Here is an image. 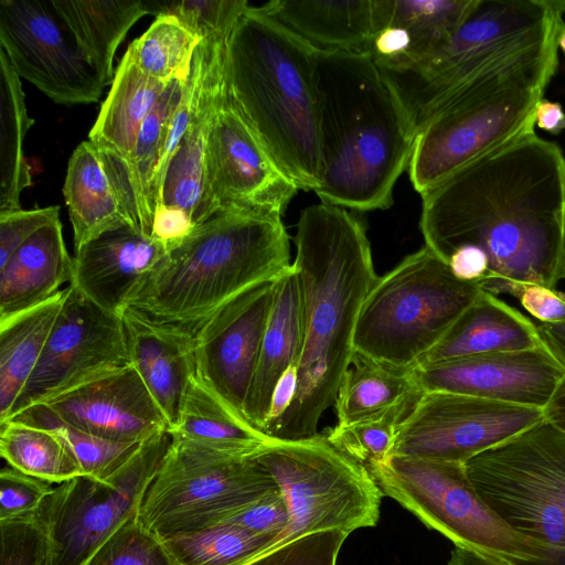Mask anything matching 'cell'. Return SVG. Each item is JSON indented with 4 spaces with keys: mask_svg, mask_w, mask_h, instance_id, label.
<instances>
[{
    "mask_svg": "<svg viewBox=\"0 0 565 565\" xmlns=\"http://www.w3.org/2000/svg\"><path fill=\"white\" fill-rule=\"evenodd\" d=\"M537 329L543 345L565 369V322L539 323Z\"/></svg>",
    "mask_w": 565,
    "mask_h": 565,
    "instance_id": "obj_54",
    "label": "cell"
},
{
    "mask_svg": "<svg viewBox=\"0 0 565 565\" xmlns=\"http://www.w3.org/2000/svg\"><path fill=\"white\" fill-rule=\"evenodd\" d=\"M33 124L20 77L0 49V214L21 210L20 195L32 184L23 145Z\"/></svg>",
    "mask_w": 565,
    "mask_h": 565,
    "instance_id": "obj_36",
    "label": "cell"
},
{
    "mask_svg": "<svg viewBox=\"0 0 565 565\" xmlns=\"http://www.w3.org/2000/svg\"><path fill=\"white\" fill-rule=\"evenodd\" d=\"M0 452L10 467L50 483L84 476L60 435L17 419L0 423Z\"/></svg>",
    "mask_w": 565,
    "mask_h": 565,
    "instance_id": "obj_37",
    "label": "cell"
},
{
    "mask_svg": "<svg viewBox=\"0 0 565 565\" xmlns=\"http://www.w3.org/2000/svg\"><path fill=\"white\" fill-rule=\"evenodd\" d=\"M481 289L494 296L510 295L540 323L565 322V292L534 282L492 280Z\"/></svg>",
    "mask_w": 565,
    "mask_h": 565,
    "instance_id": "obj_47",
    "label": "cell"
},
{
    "mask_svg": "<svg viewBox=\"0 0 565 565\" xmlns=\"http://www.w3.org/2000/svg\"><path fill=\"white\" fill-rule=\"evenodd\" d=\"M277 489L256 454L232 455L172 437L138 518L159 536L200 530L225 521Z\"/></svg>",
    "mask_w": 565,
    "mask_h": 565,
    "instance_id": "obj_11",
    "label": "cell"
},
{
    "mask_svg": "<svg viewBox=\"0 0 565 565\" xmlns=\"http://www.w3.org/2000/svg\"><path fill=\"white\" fill-rule=\"evenodd\" d=\"M171 441L168 430L142 441L106 481L79 476L53 488L35 512L47 540L45 565H86L136 516Z\"/></svg>",
    "mask_w": 565,
    "mask_h": 565,
    "instance_id": "obj_12",
    "label": "cell"
},
{
    "mask_svg": "<svg viewBox=\"0 0 565 565\" xmlns=\"http://www.w3.org/2000/svg\"><path fill=\"white\" fill-rule=\"evenodd\" d=\"M298 386V363L292 364L277 382L268 413L265 435L269 438L294 403Z\"/></svg>",
    "mask_w": 565,
    "mask_h": 565,
    "instance_id": "obj_52",
    "label": "cell"
},
{
    "mask_svg": "<svg viewBox=\"0 0 565 565\" xmlns=\"http://www.w3.org/2000/svg\"><path fill=\"white\" fill-rule=\"evenodd\" d=\"M541 345L537 324L499 296L482 290L419 363Z\"/></svg>",
    "mask_w": 565,
    "mask_h": 565,
    "instance_id": "obj_27",
    "label": "cell"
},
{
    "mask_svg": "<svg viewBox=\"0 0 565 565\" xmlns=\"http://www.w3.org/2000/svg\"><path fill=\"white\" fill-rule=\"evenodd\" d=\"M447 565H501L475 552L456 547L451 551Z\"/></svg>",
    "mask_w": 565,
    "mask_h": 565,
    "instance_id": "obj_56",
    "label": "cell"
},
{
    "mask_svg": "<svg viewBox=\"0 0 565 565\" xmlns=\"http://www.w3.org/2000/svg\"><path fill=\"white\" fill-rule=\"evenodd\" d=\"M465 467L479 494L509 526L551 548L565 565V513L539 480L494 447Z\"/></svg>",
    "mask_w": 565,
    "mask_h": 565,
    "instance_id": "obj_21",
    "label": "cell"
},
{
    "mask_svg": "<svg viewBox=\"0 0 565 565\" xmlns=\"http://www.w3.org/2000/svg\"><path fill=\"white\" fill-rule=\"evenodd\" d=\"M168 431L173 438L242 456L255 455L271 441L232 411L193 373L181 399L177 420Z\"/></svg>",
    "mask_w": 565,
    "mask_h": 565,
    "instance_id": "obj_30",
    "label": "cell"
},
{
    "mask_svg": "<svg viewBox=\"0 0 565 565\" xmlns=\"http://www.w3.org/2000/svg\"><path fill=\"white\" fill-rule=\"evenodd\" d=\"M168 247L131 225L107 231L74 252L75 286L100 308L118 313Z\"/></svg>",
    "mask_w": 565,
    "mask_h": 565,
    "instance_id": "obj_22",
    "label": "cell"
},
{
    "mask_svg": "<svg viewBox=\"0 0 565 565\" xmlns=\"http://www.w3.org/2000/svg\"><path fill=\"white\" fill-rule=\"evenodd\" d=\"M534 125L552 135L565 129V110L561 103L542 98L536 105Z\"/></svg>",
    "mask_w": 565,
    "mask_h": 565,
    "instance_id": "obj_53",
    "label": "cell"
},
{
    "mask_svg": "<svg viewBox=\"0 0 565 565\" xmlns=\"http://www.w3.org/2000/svg\"><path fill=\"white\" fill-rule=\"evenodd\" d=\"M544 419L565 431V379L543 409Z\"/></svg>",
    "mask_w": 565,
    "mask_h": 565,
    "instance_id": "obj_55",
    "label": "cell"
},
{
    "mask_svg": "<svg viewBox=\"0 0 565 565\" xmlns=\"http://www.w3.org/2000/svg\"><path fill=\"white\" fill-rule=\"evenodd\" d=\"M53 488L51 483L25 475L12 467L0 472V521L38 511Z\"/></svg>",
    "mask_w": 565,
    "mask_h": 565,
    "instance_id": "obj_48",
    "label": "cell"
},
{
    "mask_svg": "<svg viewBox=\"0 0 565 565\" xmlns=\"http://www.w3.org/2000/svg\"><path fill=\"white\" fill-rule=\"evenodd\" d=\"M420 396L351 424H337L326 436L341 452L367 468L392 454L399 427Z\"/></svg>",
    "mask_w": 565,
    "mask_h": 565,
    "instance_id": "obj_42",
    "label": "cell"
},
{
    "mask_svg": "<svg viewBox=\"0 0 565 565\" xmlns=\"http://www.w3.org/2000/svg\"><path fill=\"white\" fill-rule=\"evenodd\" d=\"M348 536L349 533L338 530L311 533L236 565H337Z\"/></svg>",
    "mask_w": 565,
    "mask_h": 565,
    "instance_id": "obj_45",
    "label": "cell"
},
{
    "mask_svg": "<svg viewBox=\"0 0 565 565\" xmlns=\"http://www.w3.org/2000/svg\"><path fill=\"white\" fill-rule=\"evenodd\" d=\"M86 565H175L161 539L138 514L120 526Z\"/></svg>",
    "mask_w": 565,
    "mask_h": 565,
    "instance_id": "obj_44",
    "label": "cell"
},
{
    "mask_svg": "<svg viewBox=\"0 0 565 565\" xmlns=\"http://www.w3.org/2000/svg\"><path fill=\"white\" fill-rule=\"evenodd\" d=\"M494 448L539 480L565 513V431L544 419Z\"/></svg>",
    "mask_w": 565,
    "mask_h": 565,
    "instance_id": "obj_40",
    "label": "cell"
},
{
    "mask_svg": "<svg viewBox=\"0 0 565 565\" xmlns=\"http://www.w3.org/2000/svg\"><path fill=\"white\" fill-rule=\"evenodd\" d=\"M558 66L557 40L462 86L419 128L409 180L422 195L470 162L534 130Z\"/></svg>",
    "mask_w": 565,
    "mask_h": 565,
    "instance_id": "obj_6",
    "label": "cell"
},
{
    "mask_svg": "<svg viewBox=\"0 0 565 565\" xmlns=\"http://www.w3.org/2000/svg\"><path fill=\"white\" fill-rule=\"evenodd\" d=\"M557 46L565 55V20L562 22L557 33Z\"/></svg>",
    "mask_w": 565,
    "mask_h": 565,
    "instance_id": "obj_57",
    "label": "cell"
},
{
    "mask_svg": "<svg viewBox=\"0 0 565 565\" xmlns=\"http://www.w3.org/2000/svg\"><path fill=\"white\" fill-rule=\"evenodd\" d=\"M258 8L326 51L367 54L375 30L374 0H273Z\"/></svg>",
    "mask_w": 565,
    "mask_h": 565,
    "instance_id": "obj_29",
    "label": "cell"
},
{
    "mask_svg": "<svg viewBox=\"0 0 565 565\" xmlns=\"http://www.w3.org/2000/svg\"><path fill=\"white\" fill-rule=\"evenodd\" d=\"M323 203L386 210L408 170L417 129L394 85L369 54L317 49Z\"/></svg>",
    "mask_w": 565,
    "mask_h": 565,
    "instance_id": "obj_3",
    "label": "cell"
},
{
    "mask_svg": "<svg viewBox=\"0 0 565 565\" xmlns=\"http://www.w3.org/2000/svg\"><path fill=\"white\" fill-rule=\"evenodd\" d=\"M542 420L541 408L427 392L402 423L391 455L465 463Z\"/></svg>",
    "mask_w": 565,
    "mask_h": 565,
    "instance_id": "obj_13",
    "label": "cell"
},
{
    "mask_svg": "<svg viewBox=\"0 0 565 565\" xmlns=\"http://www.w3.org/2000/svg\"><path fill=\"white\" fill-rule=\"evenodd\" d=\"M383 495L454 543L501 565H564L509 526L470 481L465 463L390 455L366 468Z\"/></svg>",
    "mask_w": 565,
    "mask_h": 565,
    "instance_id": "obj_9",
    "label": "cell"
},
{
    "mask_svg": "<svg viewBox=\"0 0 565 565\" xmlns=\"http://www.w3.org/2000/svg\"><path fill=\"white\" fill-rule=\"evenodd\" d=\"M425 246L441 260L471 245L488 278L556 288L565 236V156L529 131L420 195Z\"/></svg>",
    "mask_w": 565,
    "mask_h": 565,
    "instance_id": "obj_1",
    "label": "cell"
},
{
    "mask_svg": "<svg viewBox=\"0 0 565 565\" xmlns=\"http://www.w3.org/2000/svg\"><path fill=\"white\" fill-rule=\"evenodd\" d=\"M289 519L286 500L277 489L223 522H231L258 535L275 537L277 542L286 531Z\"/></svg>",
    "mask_w": 565,
    "mask_h": 565,
    "instance_id": "obj_50",
    "label": "cell"
},
{
    "mask_svg": "<svg viewBox=\"0 0 565 565\" xmlns=\"http://www.w3.org/2000/svg\"><path fill=\"white\" fill-rule=\"evenodd\" d=\"M185 82L169 83L141 126L128 166L111 183L129 225L150 237L160 203L156 177Z\"/></svg>",
    "mask_w": 565,
    "mask_h": 565,
    "instance_id": "obj_28",
    "label": "cell"
},
{
    "mask_svg": "<svg viewBox=\"0 0 565 565\" xmlns=\"http://www.w3.org/2000/svg\"><path fill=\"white\" fill-rule=\"evenodd\" d=\"M256 458L270 472L290 514L286 531L270 548L316 532L350 534L377 524L382 491L369 470L324 434L271 440Z\"/></svg>",
    "mask_w": 565,
    "mask_h": 565,
    "instance_id": "obj_10",
    "label": "cell"
},
{
    "mask_svg": "<svg viewBox=\"0 0 565 565\" xmlns=\"http://www.w3.org/2000/svg\"><path fill=\"white\" fill-rule=\"evenodd\" d=\"M72 279L73 257L58 220L36 232L0 266V322L49 300Z\"/></svg>",
    "mask_w": 565,
    "mask_h": 565,
    "instance_id": "obj_26",
    "label": "cell"
},
{
    "mask_svg": "<svg viewBox=\"0 0 565 565\" xmlns=\"http://www.w3.org/2000/svg\"><path fill=\"white\" fill-rule=\"evenodd\" d=\"M63 193L74 232V252L107 231L129 225L99 152L89 140L72 153Z\"/></svg>",
    "mask_w": 565,
    "mask_h": 565,
    "instance_id": "obj_32",
    "label": "cell"
},
{
    "mask_svg": "<svg viewBox=\"0 0 565 565\" xmlns=\"http://www.w3.org/2000/svg\"><path fill=\"white\" fill-rule=\"evenodd\" d=\"M290 266L281 216L221 211L169 247L125 307L190 331L249 288L277 280Z\"/></svg>",
    "mask_w": 565,
    "mask_h": 565,
    "instance_id": "obj_5",
    "label": "cell"
},
{
    "mask_svg": "<svg viewBox=\"0 0 565 565\" xmlns=\"http://www.w3.org/2000/svg\"><path fill=\"white\" fill-rule=\"evenodd\" d=\"M206 175L217 212L282 216L299 190L234 108L226 89L209 132Z\"/></svg>",
    "mask_w": 565,
    "mask_h": 565,
    "instance_id": "obj_16",
    "label": "cell"
},
{
    "mask_svg": "<svg viewBox=\"0 0 565 565\" xmlns=\"http://www.w3.org/2000/svg\"><path fill=\"white\" fill-rule=\"evenodd\" d=\"M56 13L72 33L77 46L98 73L103 84L115 77L114 56L128 30L149 14L140 0H51Z\"/></svg>",
    "mask_w": 565,
    "mask_h": 565,
    "instance_id": "obj_31",
    "label": "cell"
},
{
    "mask_svg": "<svg viewBox=\"0 0 565 565\" xmlns=\"http://www.w3.org/2000/svg\"><path fill=\"white\" fill-rule=\"evenodd\" d=\"M10 419L55 431L68 445L84 476L99 481L108 480L141 444L117 443L92 435L65 423L43 404L31 406Z\"/></svg>",
    "mask_w": 565,
    "mask_h": 565,
    "instance_id": "obj_41",
    "label": "cell"
},
{
    "mask_svg": "<svg viewBox=\"0 0 565 565\" xmlns=\"http://www.w3.org/2000/svg\"><path fill=\"white\" fill-rule=\"evenodd\" d=\"M228 38H206L198 44L186 84L192 115L163 175L158 206L185 213L194 226L217 213L209 192L206 149L217 105L225 94V52Z\"/></svg>",
    "mask_w": 565,
    "mask_h": 565,
    "instance_id": "obj_19",
    "label": "cell"
},
{
    "mask_svg": "<svg viewBox=\"0 0 565 565\" xmlns=\"http://www.w3.org/2000/svg\"><path fill=\"white\" fill-rule=\"evenodd\" d=\"M274 284L249 288L190 330L193 375L243 419L273 306Z\"/></svg>",
    "mask_w": 565,
    "mask_h": 565,
    "instance_id": "obj_17",
    "label": "cell"
},
{
    "mask_svg": "<svg viewBox=\"0 0 565 565\" xmlns=\"http://www.w3.org/2000/svg\"><path fill=\"white\" fill-rule=\"evenodd\" d=\"M302 344L301 286L299 274L291 264L275 280L273 306L244 404L245 419L264 435L274 388L288 367L299 362Z\"/></svg>",
    "mask_w": 565,
    "mask_h": 565,
    "instance_id": "obj_24",
    "label": "cell"
},
{
    "mask_svg": "<svg viewBox=\"0 0 565 565\" xmlns=\"http://www.w3.org/2000/svg\"><path fill=\"white\" fill-rule=\"evenodd\" d=\"M478 1L374 0L375 30L390 24L406 32L411 42L409 64L405 67L408 68L446 43L470 15Z\"/></svg>",
    "mask_w": 565,
    "mask_h": 565,
    "instance_id": "obj_35",
    "label": "cell"
},
{
    "mask_svg": "<svg viewBox=\"0 0 565 565\" xmlns=\"http://www.w3.org/2000/svg\"><path fill=\"white\" fill-rule=\"evenodd\" d=\"M58 418L97 437L142 443L169 423L137 371L126 364L43 403Z\"/></svg>",
    "mask_w": 565,
    "mask_h": 565,
    "instance_id": "obj_20",
    "label": "cell"
},
{
    "mask_svg": "<svg viewBox=\"0 0 565 565\" xmlns=\"http://www.w3.org/2000/svg\"><path fill=\"white\" fill-rule=\"evenodd\" d=\"M60 220V206L0 214V266L44 226Z\"/></svg>",
    "mask_w": 565,
    "mask_h": 565,
    "instance_id": "obj_49",
    "label": "cell"
},
{
    "mask_svg": "<svg viewBox=\"0 0 565 565\" xmlns=\"http://www.w3.org/2000/svg\"><path fill=\"white\" fill-rule=\"evenodd\" d=\"M126 364L129 356L120 316L100 308L68 285L40 361L10 418Z\"/></svg>",
    "mask_w": 565,
    "mask_h": 565,
    "instance_id": "obj_15",
    "label": "cell"
},
{
    "mask_svg": "<svg viewBox=\"0 0 565 565\" xmlns=\"http://www.w3.org/2000/svg\"><path fill=\"white\" fill-rule=\"evenodd\" d=\"M168 85L146 75L126 51L89 131L111 183L128 166L141 126Z\"/></svg>",
    "mask_w": 565,
    "mask_h": 565,
    "instance_id": "obj_25",
    "label": "cell"
},
{
    "mask_svg": "<svg viewBox=\"0 0 565 565\" xmlns=\"http://www.w3.org/2000/svg\"><path fill=\"white\" fill-rule=\"evenodd\" d=\"M68 285L43 303L0 322V423L13 412L67 296Z\"/></svg>",
    "mask_w": 565,
    "mask_h": 565,
    "instance_id": "obj_33",
    "label": "cell"
},
{
    "mask_svg": "<svg viewBox=\"0 0 565 565\" xmlns=\"http://www.w3.org/2000/svg\"><path fill=\"white\" fill-rule=\"evenodd\" d=\"M0 565H45L47 540L35 512L0 521Z\"/></svg>",
    "mask_w": 565,
    "mask_h": 565,
    "instance_id": "obj_46",
    "label": "cell"
},
{
    "mask_svg": "<svg viewBox=\"0 0 565 565\" xmlns=\"http://www.w3.org/2000/svg\"><path fill=\"white\" fill-rule=\"evenodd\" d=\"M122 321L129 364L137 371L169 428L175 423L188 381L193 373L192 333L124 307Z\"/></svg>",
    "mask_w": 565,
    "mask_h": 565,
    "instance_id": "obj_23",
    "label": "cell"
},
{
    "mask_svg": "<svg viewBox=\"0 0 565 565\" xmlns=\"http://www.w3.org/2000/svg\"><path fill=\"white\" fill-rule=\"evenodd\" d=\"M200 41L174 15L159 14L127 52L146 75L169 84L188 79Z\"/></svg>",
    "mask_w": 565,
    "mask_h": 565,
    "instance_id": "obj_39",
    "label": "cell"
},
{
    "mask_svg": "<svg viewBox=\"0 0 565 565\" xmlns=\"http://www.w3.org/2000/svg\"><path fill=\"white\" fill-rule=\"evenodd\" d=\"M481 292L424 246L375 280L359 313L354 352L412 369Z\"/></svg>",
    "mask_w": 565,
    "mask_h": 565,
    "instance_id": "obj_8",
    "label": "cell"
},
{
    "mask_svg": "<svg viewBox=\"0 0 565 565\" xmlns=\"http://www.w3.org/2000/svg\"><path fill=\"white\" fill-rule=\"evenodd\" d=\"M563 14L550 0H479L443 45L415 65L385 75L417 129L433 110L476 78L553 41Z\"/></svg>",
    "mask_w": 565,
    "mask_h": 565,
    "instance_id": "obj_7",
    "label": "cell"
},
{
    "mask_svg": "<svg viewBox=\"0 0 565 565\" xmlns=\"http://www.w3.org/2000/svg\"><path fill=\"white\" fill-rule=\"evenodd\" d=\"M422 393L447 392L544 409L565 369L544 347L476 354L411 369Z\"/></svg>",
    "mask_w": 565,
    "mask_h": 565,
    "instance_id": "obj_18",
    "label": "cell"
},
{
    "mask_svg": "<svg viewBox=\"0 0 565 565\" xmlns=\"http://www.w3.org/2000/svg\"><path fill=\"white\" fill-rule=\"evenodd\" d=\"M411 369L354 352L334 402L338 424L371 417L411 397L422 395Z\"/></svg>",
    "mask_w": 565,
    "mask_h": 565,
    "instance_id": "obj_34",
    "label": "cell"
},
{
    "mask_svg": "<svg viewBox=\"0 0 565 565\" xmlns=\"http://www.w3.org/2000/svg\"><path fill=\"white\" fill-rule=\"evenodd\" d=\"M445 263L451 273L462 281L481 284L488 278V257L476 246L463 245L456 248Z\"/></svg>",
    "mask_w": 565,
    "mask_h": 565,
    "instance_id": "obj_51",
    "label": "cell"
},
{
    "mask_svg": "<svg viewBox=\"0 0 565 565\" xmlns=\"http://www.w3.org/2000/svg\"><path fill=\"white\" fill-rule=\"evenodd\" d=\"M317 47L249 6L225 52L230 102L299 190L320 183Z\"/></svg>",
    "mask_w": 565,
    "mask_h": 565,
    "instance_id": "obj_4",
    "label": "cell"
},
{
    "mask_svg": "<svg viewBox=\"0 0 565 565\" xmlns=\"http://www.w3.org/2000/svg\"><path fill=\"white\" fill-rule=\"evenodd\" d=\"M150 14L174 15L200 40L230 38L249 7L246 0L147 1Z\"/></svg>",
    "mask_w": 565,
    "mask_h": 565,
    "instance_id": "obj_43",
    "label": "cell"
},
{
    "mask_svg": "<svg viewBox=\"0 0 565 565\" xmlns=\"http://www.w3.org/2000/svg\"><path fill=\"white\" fill-rule=\"evenodd\" d=\"M561 280L565 279V236H564V243H563V250H562V258H561V273H559Z\"/></svg>",
    "mask_w": 565,
    "mask_h": 565,
    "instance_id": "obj_58",
    "label": "cell"
},
{
    "mask_svg": "<svg viewBox=\"0 0 565 565\" xmlns=\"http://www.w3.org/2000/svg\"><path fill=\"white\" fill-rule=\"evenodd\" d=\"M292 265L300 278L303 344L292 405L269 438L318 435L354 355L362 303L377 279L364 225L347 209L319 203L301 211Z\"/></svg>",
    "mask_w": 565,
    "mask_h": 565,
    "instance_id": "obj_2",
    "label": "cell"
},
{
    "mask_svg": "<svg viewBox=\"0 0 565 565\" xmlns=\"http://www.w3.org/2000/svg\"><path fill=\"white\" fill-rule=\"evenodd\" d=\"M0 43L17 75L53 102L99 100L105 85L51 1L1 0Z\"/></svg>",
    "mask_w": 565,
    "mask_h": 565,
    "instance_id": "obj_14",
    "label": "cell"
},
{
    "mask_svg": "<svg viewBox=\"0 0 565 565\" xmlns=\"http://www.w3.org/2000/svg\"><path fill=\"white\" fill-rule=\"evenodd\" d=\"M159 537L175 565H236L276 542L231 522Z\"/></svg>",
    "mask_w": 565,
    "mask_h": 565,
    "instance_id": "obj_38",
    "label": "cell"
}]
</instances>
